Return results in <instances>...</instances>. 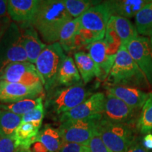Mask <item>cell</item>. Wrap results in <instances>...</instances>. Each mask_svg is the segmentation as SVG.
Returning <instances> with one entry per match:
<instances>
[{"mask_svg": "<svg viewBox=\"0 0 152 152\" xmlns=\"http://www.w3.org/2000/svg\"><path fill=\"white\" fill-rule=\"evenodd\" d=\"M72 19L63 0H40L32 26L42 40L50 45L58 42L63 26Z\"/></svg>", "mask_w": 152, "mask_h": 152, "instance_id": "6da1fadb", "label": "cell"}, {"mask_svg": "<svg viewBox=\"0 0 152 152\" xmlns=\"http://www.w3.org/2000/svg\"><path fill=\"white\" fill-rule=\"evenodd\" d=\"M107 86H127L148 88L147 78L129 54L126 47L121 46L107 78Z\"/></svg>", "mask_w": 152, "mask_h": 152, "instance_id": "7a4b0ae2", "label": "cell"}, {"mask_svg": "<svg viewBox=\"0 0 152 152\" xmlns=\"http://www.w3.org/2000/svg\"><path fill=\"white\" fill-rule=\"evenodd\" d=\"M91 96L90 91L83 85L71 87H55L47 92L45 108L49 113L60 116L83 103Z\"/></svg>", "mask_w": 152, "mask_h": 152, "instance_id": "3957f363", "label": "cell"}, {"mask_svg": "<svg viewBox=\"0 0 152 152\" xmlns=\"http://www.w3.org/2000/svg\"><path fill=\"white\" fill-rule=\"evenodd\" d=\"M66 56L60 44L55 42L47 45L37 57L34 65L47 92L54 88L58 69Z\"/></svg>", "mask_w": 152, "mask_h": 152, "instance_id": "277c9868", "label": "cell"}, {"mask_svg": "<svg viewBox=\"0 0 152 152\" xmlns=\"http://www.w3.org/2000/svg\"><path fill=\"white\" fill-rule=\"evenodd\" d=\"M28 61L22 44L21 30L11 22L0 39V75L9 64Z\"/></svg>", "mask_w": 152, "mask_h": 152, "instance_id": "5b68a950", "label": "cell"}, {"mask_svg": "<svg viewBox=\"0 0 152 152\" xmlns=\"http://www.w3.org/2000/svg\"><path fill=\"white\" fill-rule=\"evenodd\" d=\"M97 133L111 152H125L134 142V135L128 125L114 123L101 119Z\"/></svg>", "mask_w": 152, "mask_h": 152, "instance_id": "8992f818", "label": "cell"}, {"mask_svg": "<svg viewBox=\"0 0 152 152\" xmlns=\"http://www.w3.org/2000/svg\"><path fill=\"white\" fill-rule=\"evenodd\" d=\"M102 115L84 120L67 121L61 123L58 131L63 142L88 145L91 138L97 131Z\"/></svg>", "mask_w": 152, "mask_h": 152, "instance_id": "52a82bcc", "label": "cell"}, {"mask_svg": "<svg viewBox=\"0 0 152 152\" xmlns=\"http://www.w3.org/2000/svg\"><path fill=\"white\" fill-rule=\"evenodd\" d=\"M126 48L152 88V49L149 38L137 37L129 42Z\"/></svg>", "mask_w": 152, "mask_h": 152, "instance_id": "ba28073f", "label": "cell"}, {"mask_svg": "<svg viewBox=\"0 0 152 152\" xmlns=\"http://www.w3.org/2000/svg\"><path fill=\"white\" fill-rule=\"evenodd\" d=\"M111 16V11L106 1L99 3L79 17L81 28L93 32L103 39L105 37L106 26Z\"/></svg>", "mask_w": 152, "mask_h": 152, "instance_id": "9c48e42d", "label": "cell"}, {"mask_svg": "<svg viewBox=\"0 0 152 152\" xmlns=\"http://www.w3.org/2000/svg\"><path fill=\"white\" fill-rule=\"evenodd\" d=\"M44 87L42 83L26 85L20 83L0 80V103L11 104L27 99L42 96Z\"/></svg>", "mask_w": 152, "mask_h": 152, "instance_id": "30bf717a", "label": "cell"}, {"mask_svg": "<svg viewBox=\"0 0 152 152\" xmlns=\"http://www.w3.org/2000/svg\"><path fill=\"white\" fill-rule=\"evenodd\" d=\"M105 99L106 96L103 93H95L78 106L61 115L59 121L63 123L67 121L84 120L102 115Z\"/></svg>", "mask_w": 152, "mask_h": 152, "instance_id": "8fae6325", "label": "cell"}, {"mask_svg": "<svg viewBox=\"0 0 152 152\" xmlns=\"http://www.w3.org/2000/svg\"><path fill=\"white\" fill-rule=\"evenodd\" d=\"M0 80L26 85H35L42 83L35 66L29 61L9 64L0 75Z\"/></svg>", "mask_w": 152, "mask_h": 152, "instance_id": "7c38bea8", "label": "cell"}, {"mask_svg": "<svg viewBox=\"0 0 152 152\" xmlns=\"http://www.w3.org/2000/svg\"><path fill=\"white\" fill-rule=\"evenodd\" d=\"M39 3L40 0H9L7 14L20 28L32 26Z\"/></svg>", "mask_w": 152, "mask_h": 152, "instance_id": "4fadbf2b", "label": "cell"}, {"mask_svg": "<svg viewBox=\"0 0 152 152\" xmlns=\"http://www.w3.org/2000/svg\"><path fill=\"white\" fill-rule=\"evenodd\" d=\"M134 115V109L123 101L108 94L105 99L102 119L114 123L128 125Z\"/></svg>", "mask_w": 152, "mask_h": 152, "instance_id": "5bb4252c", "label": "cell"}, {"mask_svg": "<svg viewBox=\"0 0 152 152\" xmlns=\"http://www.w3.org/2000/svg\"><path fill=\"white\" fill-rule=\"evenodd\" d=\"M92 60L98 66L100 80H105L109 76L115 61L116 55L109 54L108 46L104 39L91 43L86 47Z\"/></svg>", "mask_w": 152, "mask_h": 152, "instance_id": "9a60e30c", "label": "cell"}, {"mask_svg": "<svg viewBox=\"0 0 152 152\" xmlns=\"http://www.w3.org/2000/svg\"><path fill=\"white\" fill-rule=\"evenodd\" d=\"M109 94L113 95L133 109H140L144 106L149 94L136 87L127 86H107Z\"/></svg>", "mask_w": 152, "mask_h": 152, "instance_id": "2e32d148", "label": "cell"}, {"mask_svg": "<svg viewBox=\"0 0 152 152\" xmlns=\"http://www.w3.org/2000/svg\"><path fill=\"white\" fill-rule=\"evenodd\" d=\"M20 28V27H19ZM22 34V44L26 51L28 61L35 64L37 57L47 46L39 37V34L33 26L20 28Z\"/></svg>", "mask_w": 152, "mask_h": 152, "instance_id": "e0dca14e", "label": "cell"}, {"mask_svg": "<svg viewBox=\"0 0 152 152\" xmlns=\"http://www.w3.org/2000/svg\"><path fill=\"white\" fill-rule=\"evenodd\" d=\"M77 85H83L80 75L74 59L71 56H66L58 69L54 88L59 86L71 87Z\"/></svg>", "mask_w": 152, "mask_h": 152, "instance_id": "ac0fdd59", "label": "cell"}, {"mask_svg": "<svg viewBox=\"0 0 152 152\" xmlns=\"http://www.w3.org/2000/svg\"><path fill=\"white\" fill-rule=\"evenodd\" d=\"M107 26L116 33L121 39V46L126 47L133 39L139 37L136 28L128 18L118 16H111Z\"/></svg>", "mask_w": 152, "mask_h": 152, "instance_id": "d6986e66", "label": "cell"}, {"mask_svg": "<svg viewBox=\"0 0 152 152\" xmlns=\"http://www.w3.org/2000/svg\"><path fill=\"white\" fill-rule=\"evenodd\" d=\"M150 1L146 0H121L106 1L109 6L111 16H118L126 18L135 16L138 11Z\"/></svg>", "mask_w": 152, "mask_h": 152, "instance_id": "ffe728a7", "label": "cell"}, {"mask_svg": "<svg viewBox=\"0 0 152 152\" xmlns=\"http://www.w3.org/2000/svg\"><path fill=\"white\" fill-rule=\"evenodd\" d=\"M74 61L84 83H88L94 77L98 78L99 71L98 66L90 55L84 52H77L74 54Z\"/></svg>", "mask_w": 152, "mask_h": 152, "instance_id": "44dd1931", "label": "cell"}, {"mask_svg": "<svg viewBox=\"0 0 152 152\" xmlns=\"http://www.w3.org/2000/svg\"><path fill=\"white\" fill-rule=\"evenodd\" d=\"M39 129L32 123H20L13 134L17 148L22 147L24 149H30L34 142H37Z\"/></svg>", "mask_w": 152, "mask_h": 152, "instance_id": "7402d4cb", "label": "cell"}, {"mask_svg": "<svg viewBox=\"0 0 152 152\" xmlns=\"http://www.w3.org/2000/svg\"><path fill=\"white\" fill-rule=\"evenodd\" d=\"M80 29L81 25L79 18H73L63 26L60 31L58 42L60 44L64 51L69 52L75 50L74 39Z\"/></svg>", "mask_w": 152, "mask_h": 152, "instance_id": "603a6c76", "label": "cell"}, {"mask_svg": "<svg viewBox=\"0 0 152 152\" xmlns=\"http://www.w3.org/2000/svg\"><path fill=\"white\" fill-rule=\"evenodd\" d=\"M37 141L42 143L49 152H59L63 144L58 129L51 126L45 127L39 131Z\"/></svg>", "mask_w": 152, "mask_h": 152, "instance_id": "cb8c5ba5", "label": "cell"}, {"mask_svg": "<svg viewBox=\"0 0 152 152\" xmlns=\"http://www.w3.org/2000/svg\"><path fill=\"white\" fill-rule=\"evenodd\" d=\"M135 28L143 37L152 35V1H150L135 15Z\"/></svg>", "mask_w": 152, "mask_h": 152, "instance_id": "d4e9b609", "label": "cell"}, {"mask_svg": "<svg viewBox=\"0 0 152 152\" xmlns=\"http://www.w3.org/2000/svg\"><path fill=\"white\" fill-rule=\"evenodd\" d=\"M21 121L22 116L20 115L0 109V136L12 137Z\"/></svg>", "mask_w": 152, "mask_h": 152, "instance_id": "484cf974", "label": "cell"}, {"mask_svg": "<svg viewBox=\"0 0 152 152\" xmlns=\"http://www.w3.org/2000/svg\"><path fill=\"white\" fill-rule=\"evenodd\" d=\"M42 102H43V95L36 98L18 101L15 103L1 104L0 109L12 112L15 114L23 116L28 112L33 110Z\"/></svg>", "mask_w": 152, "mask_h": 152, "instance_id": "4316f807", "label": "cell"}, {"mask_svg": "<svg viewBox=\"0 0 152 152\" xmlns=\"http://www.w3.org/2000/svg\"><path fill=\"white\" fill-rule=\"evenodd\" d=\"M137 126L142 134H147L152 132V93L149 94L147 101L142 106Z\"/></svg>", "mask_w": 152, "mask_h": 152, "instance_id": "83f0119b", "label": "cell"}, {"mask_svg": "<svg viewBox=\"0 0 152 152\" xmlns=\"http://www.w3.org/2000/svg\"><path fill=\"white\" fill-rule=\"evenodd\" d=\"M63 2L73 18H79L89 9L99 4V1L92 0H63Z\"/></svg>", "mask_w": 152, "mask_h": 152, "instance_id": "f1b7e54d", "label": "cell"}, {"mask_svg": "<svg viewBox=\"0 0 152 152\" xmlns=\"http://www.w3.org/2000/svg\"><path fill=\"white\" fill-rule=\"evenodd\" d=\"M45 116V106L43 102L39 103L33 110L22 116V123H32L37 128H40Z\"/></svg>", "mask_w": 152, "mask_h": 152, "instance_id": "f546056e", "label": "cell"}, {"mask_svg": "<svg viewBox=\"0 0 152 152\" xmlns=\"http://www.w3.org/2000/svg\"><path fill=\"white\" fill-rule=\"evenodd\" d=\"M87 146L90 148L91 152H111L102 142L97 131L91 138Z\"/></svg>", "mask_w": 152, "mask_h": 152, "instance_id": "4dcf8cb0", "label": "cell"}, {"mask_svg": "<svg viewBox=\"0 0 152 152\" xmlns=\"http://www.w3.org/2000/svg\"><path fill=\"white\" fill-rule=\"evenodd\" d=\"M59 152H91L88 146L63 142Z\"/></svg>", "mask_w": 152, "mask_h": 152, "instance_id": "1f68e13d", "label": "cell"}, {"mask_svg": "<svg viewBox=\"0 0 152 152\" xmlns=\"http://www.w3.org/2000/svg\"><path fill=\"white\" fill-rule=\"evenodd\" d=\"M16 144L12 137L0 136V152H15Z\"/></svg>", "mask_w": 152, "mask_h": 152, "instance_id": "d6a6232c", "label": "cell"}, {"mask_svg": "<svg viewBox=\"0 0 152 152\" xmlns=\"http://www.w3.org/2000/svg\"><path fill=\"white\" fill-rule=\"evenodd\" d=\"M11 19L9 16H6L0 18V39L6 32L9 25L11 24Z\"/></svg>", "mask_w": 152, "mask_h": 152, "instance_id": "836d02e7", "label": "cell"}, {"mask_svg": "<svg viewBox=\"0 0 152 152\" xmlns=\"http://www.w3.org/2000/svg\"><path fill=\"white\" fill-rule=\"evenodd\" d=\"M30 150L31 152H49L45 145L39 141L34 142L30 147Z\"/></svg>", "mask_w": 152, "mask_h": 152, "instance_id": "e575fe53", "label": "cell"}, {"mask_svg": "<svg viewBox=\"0 0 152 152\" xmlns=\"http://www.w3.org/2000/svg\"><path fill=\"white\" fill-rule=\"evenodd\" d=\"M125 152H149V150L146 149L143 145L140 144H137L134 142L132 145L129 147V149Z\"/></svg>", "mask_w": 152, "mask_h": 152, "instance_id": "d590c367", "label": "cell"}, {"mask_svg": "<svg viewBox=\"0 0 152 152\" xmlns=\"http://www.w3.org/2000/svg\"><path fill=\"white\" fill-rule=\"evenodd\" d=\"M142 145L147 150H152V134H147L144 136Z\"/></svg>", "mask_w": 152, "mask_h": 152, "instance_id": "8d00e7d4", "label": "cell"}, {"mask_svg": "<svg viewBox=\"0 0 152 152\" xmlns=\"http://www.w3.org/2000/svg\"><path fill=\"white\" fill-rule=\"evenodd\" d=\"M7 15V1L0 0V18Z\"/></svg>", "mask_w": 152, "mask_h": 152, "instance_id": "74e56055", "label": "cell"}, {"mask_svg": "<svg viewBox=\"0 0 152 152\" xmlns=\"http://www.w3.org/2000/svg\"><path fill=\"white\" fill-rule=\"evenodd\" d=\"M15 152H31L30 149H24L22 147H18Z\"/></svg>", "mask_w": 152, "mask_h": 152, "instance_id": "f35d334b", "label": "cell"}, {"mask_svg": "<svg viewBox=\"0 0 152 152\" xmlns=\"http://www.w3.org/2000/svg\"><path fill=\"white\" fill-rule=\"evenodd\" d=\"M150 43H151V49H152V35L151 36V38H150Z\"/></svg>", "mask_w": 152, "mask_h": 152, "instance_id": "ab89813d", "label": "cell"}]
</instances>
